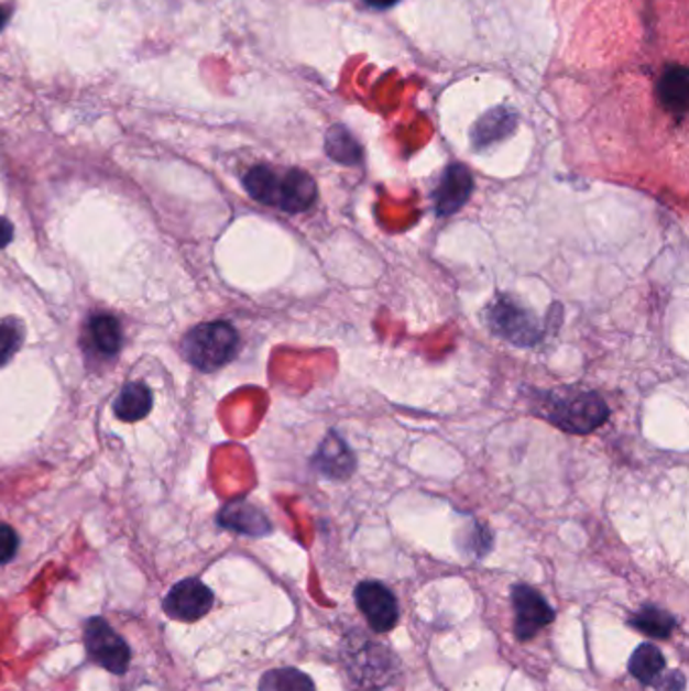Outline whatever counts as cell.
I'll return each mask as SVG.
<instances>
[{
    "label": "cell",
    "instance_id": "1",
    "mask_svg": "<svg viewBox=\"0 0 689 691\" xmlns=\"http://www.w3.org/2000/svg\"><path fill=\"white\" fill-rule=\"evenodd\" d=\"M532 413L562 431L587 435L609 419V407L601 396L579 388H555L534 396Z\"/></svg>",
    "mask_w": 689,
    "mask_h": 691
},
{
    "label": "cell",
    "instance_id": "2",
    "mask_svg": "<svg viewBox=\"0 0 689 691\" xmlns=\"http://www.w3.org/2000/svg\"><path fill=\"white\" fill-rule=\"evenodd\" d=\"M342 663L352 685L362 691L386 688L398 669L391 649L362 635H352L342 643Z\"/></svg>",
    "mask_w": 689,
    "mask_h": 691
},
{
    "label": "cell",
    "instance_id": "3",
    "mask_svg": "<svg viewBox=\"0 0 689 691\" xmlns=\"http://www.w3.org/2000/svg\"><path fill=\"white\" fill-rule=\"evenodd\" d=\"M239 350V333L227 321L200 323L186 333L183 354L203 372L219 371L234 359Z\"/></svg>",
    "mask_w": 689,
    "mask_h": 691
},
{
    "label": "cell",
    "instance_id": "4",
    "mask_svg": "<svg viewBox=\"0 0 689 691\" xmlns=\"http://www.w3.org/2000/svg\"><path fill=\"white\" fill-rule=\"evenodd\" d=\"M488 321L493 333L505 342L516 346H534L540 342L542 328L529 309L517 306L510 297H497L488 311Z\"/></svg>",
    "mask_w": 689,
    "mask_h": 691
},
{
    "label": "cell",
    "instance_id": "5",
    "mask_svg": "<svg viewBox=\"0 0 689 691\" xmlns=\"http://www.w3.org/2000/svg\"><path fill=\"white\" fill-rule=\"evenodd\" d=\"M84 641H86L87 655L91 657L94 663H98L99 667L108 669L116 676H123L128 671L132 651L128 643L111 629L106 618L94 617L87 621Z\"/></svg>",
    "mask_w": 689,
    "mask_h": 691
},
{
    "label": "cell",
    "instance_id": "6",
    "mask_svg": "<svg viewBox=\"0 0 689 691\" xmlns=\"http://www.w3.org/2000/svg\"><path fill=\"white\" fill-rule=\"evenodd\" d=\"M512 606H514V633L517 641L534 639L544 627L555 621L556 613L548 601L528 584L512 586Z\"/></svg>",
    "mask_w": 689,
    "mask_h": 691
},
{
    "label": "cell",
    "instance_id": "7",
    "mask_svg": "<svg viewBox=\"0 0 689 691\" xmlns=\"http://www.w3.org/2000/svg\"><path fill=\"white\" fill-rule=\"evenodd\" d=\"M358 608L369 621L370 629L391 633L398 623V603L393 591L379 581L360 582L354 591Z\"/></svg>",
    "mask_w": 689,
    "mask_h": 691
},
{
    "label": "cell",
    "instance_id": "8",
    "mask_svg": "<svg viewBox=\"0 0 689 691\" xmlns=\"http://www.w3.org/2000/svg\"><path fill=\"white\" fill-rule=\"evenodd\" d=\"M215 603V594L207 584L198 579H185L176 582L171 593L164 599V613L174 621L193 623L197 618H203Z\"/></svg>",
    "mask_w": 689,
    "mask_h": 691
},
{
    "label": "cell",
    "instance_id": "9",
    "mask_svg": "<svg viewBox=\"0 0 689 691\" xmlns=\"http://www.w3.org/2000/svg\"><path fill=\"white\" fill-rule=\"evenodd\" d=\"M473 193V176L463 164H451L445 168L439 186L433 193L435 210L439 217H449L461 209Z\"/></svg>",
    "mask_w": 689,
    "mask_h": 691
},
{
    "label": "cell",
    "instance_id": "10",
    "mask_svg": "<svg viewBox=\"0 0 689 691\" xmlns=\"http://www.w3.org/2000/svg\"><path fill=\"white\" fill-rule=\"evenodd\" d=\"M314 468L324 478L346 480L357 468V459L344 439L332 431L328 432V437L321 441L318 453L314 456Z\"/></svg>",
    "mask_w": 689,
    "mask_h": 691
},
{
    "label": "cell",
    "instance_id": "11",
    "mask_svg": "<svg viewBox=\"0 0 689 691\" xmlns=\"http://www.w3.org/2000/svg\"><path fill=\"white\" fill-rule=\"evenodd\" d=\"M316 198H318V186L308 173L292 168L282 174L280 193H277V209L296 215L314 207Z\"/></svg>",
    "mask_w": 689,
    "mask_h": 691
},
{
    "label": "cell",
    "instance_id": "12",
    "mask_svg": "<svg viewBox=\"0 0 689 691\" xmlns=\"http://www.w3.org/2000/svg\"><path fill=\"white\" fill-rule=\"evenodd\" d=\"M219 524L227 530L245 534V536H267L271 531V522L259 507L249 504L245 500H237L222 507L219 514Z\"/></svg>",
    "mask_w": 689,
    "mask_h": 691
},
{
    "label": "cell",
    "instance_id": "13",
    "mask_svg": "<svg viewBox=\"0 0 689 691\" xmlns=\"http://www.w3.org/2000/svg\"><path fill=\"white\" fill-rule=\"evenodd\" d=\"M152 408V393L142 383H128L113 401V413L123 423L144 419Z\"/></svg>",
    "mask_w": 689,
    "mask_h": 691
},
{
    "label": "cell",
    "instance_id": "14",
    "mask_svg": "<svg viewBox=\"0 0 689 691\" xmlns=\"http://www.w3.org/2000/svg\"><path fill=\"white\" fill-rule=\"evenodd\" d=\"M87 332L94 348L98 350L101 357L111 359L120 352L122 348V326L118 318H113L110 314H98L94 316L87 323Z\"/></svg>",
    "mask_w": 689,
    "mask_h": 691
},
{
    "label": "cell",
    "instance_id": "15",
    "mask_svg": "<svg viewBox=\"0 0 689 691\" xmlns=\"http://www.w3.org/2000/svg\"><path fill=\"white\" fill-rule=\"evenodd\" d=\"M657 96L667 110L674 113H686L689 96V77L686 67L667 69L657 84Z\"/></svg>",
    "mask_w": 689,
    "mask_h": 691
},
{
    "label": "cell",
    "instance_id": "16",
    "mask_svg": "<svg viewBox=\"0 0 689 691\" xmlns=\"http://www.w3.org/2000/svg\"><path fill=\"white\" fill-rule=\"evenodd\" d=\"M628 627L649 635L653 639H667L677 627V618L657 605H643L627 618Z\"/></svg>",
    "mask_w": 689,
    "mask_h": 691
},
{
    "label": "cell",
    "instance_id": "17",
    "mask_svg": "<svg viewBox=\"0 0 689 691\" xmlns=\"http://www.w3.org/2000/svg\"><path fill=\"white\" fill-rule=\"evenodd\" d=\"M665 671V657L653 643H643L628 659V673L643 685H652Z\"/></svg>",
    "mask_w": 689,
    "mask_h": 691
},
{
    "label": "cell",
    "instance_id": "18",
    "mask_svg": "<svg viewBox=\"0 0 689 691\" xmlns=\"http://www.w3.org/2000/svg\"><path fill=\"white\" fill-rule=\"evenodd\" d=\"M280 178H282V174L275 173L270 166H255L245 174L243 186H245L247 193L261 205L277 207Z\"/></svg>",
    "mask_w": 689,
    "mask_h": 691
},
{
    "label": "cell",
    "instance_id": "19",
    "mask_svg": "<svg viewBox=\"0 0 689 691\" xmlns=\"http://www.w3.org/2000/svg\"><path fill=\"white\" fill-rule=\"evenodd\" d=\"M259 691H316V685L309 676L296 667H280L271 669L261 678Z\"/></svg>",
    "mask_w": 689,
    "mask_h": 691
},
{
    "label": "cell",
    "instance_id": "20",
    "mask_svg": "<svg viewBox=\"0 0 689 691\" xmlns=\"http://www.w3.org/2000/svg\"><path fill=\"white\" fill-rule=\"evenodd\" d=\"M326 152L332 161L352 166L362 161V149L358 144L354 136L342 128V125H333L332 130L326 136Z\"/></svg>",
    "mask_w": 689,
    "mask_h": 691
},
{
    "label": "cell",
    "instance_id": "21",
    "mask_svg": "<svg viewBox=\"0 0 689 691\" xmlns=\"http://www.w3.org/2000/svg\"><path fill=\"white\" fill-rule=\"evenodd\" d=\"M514 130V113L505 110H493L483 120H480L478 128L473 130V142L475 146H488L495 140H502Z\"/></svg>",
    "mask_w": 689,
    "mask_h": 691
},
{
    "label": "cell",
    "instance_id": "22",
    "mask_svg": "<svg viewBox=\"0 0 689 691\" xmlns=\"http://www.w3.org/2000/svg\"><path fill=\"white\" fill-rule=\"evenodd\" d=\"M23 342V328L17 320L0 321V366H4L9 360L19 352Z\"/></svg>",
    "mask_w": 689,
    "mask_h": 691
},
{
    "label": "cell",
    "instance_id": "23",
    "mask_svg": "<svg viewBox=\"0 0 689 691\" xmlns=\"http://www.w3.org/2000/svg\"><path fill=\"white\" fill-rule=\"evenodd\" d=\"M19 550V536L9 524H0V564L13 560Z\"/></svg>",
    "mask_w": 689,
    "mask_h": 691
},
{
    "label": "cell",
    "instance_id": "24",
    "mask_svg": "<svg viewBox=\"0 0 689 691\" xmlns=\"http://www.w3.org/2000/svg\"><path fill=\"white\" fill-rule=\"evenodd\" d=\"M652 685H655L657 691H686V678L681 671H671L667 676L661 673Z\"/></svg>",
    "mask_w": 689,
    "mask_h": 691
},
{
    "label": "cell",
    "instance_id": "25",
    "mask_svg": "<svg viewBox=\"0 0 689 691\" xmlns=\"http://www.w3.org/2000/svg\"><path fill=\"white\" fill-rule=\"evenodd\" d=\"M13 241V222L7 217H0V249L7 248Z\"/></svg>",
    "mask_w": 689,
    "mask_h": 691
},
{
    "label": "cell",
    "instance_id": "26",
    "mask_svg": "<svg viewBox=\"0 0 689 691\" xmlns=\"http://www.w3.org/2000/svg\"><path fill=\"white\" fill-rule=\"evenodd\" d=\"M369 4L370 9H376V11H384V9H391L394 4H398L401 0H364Z\"/></svg>",
    "mask_w": 689,
    "mask_h": 691
},
{
    "label": "cell",
    "instance_id": "27",
    "mask_svg": "<svg viewBox=\"0 0 689 691\" xmlns=\"http://www.w3.org/2000/svg\"><path fill=\"white\" fill-rule=\"evenodd\" d=\"M7 23H9V11L0 7V31L4 29V25H7Z\"/></svg>",
    "mask_w": 689,
    "mask_h": 691
}]
</instances>
